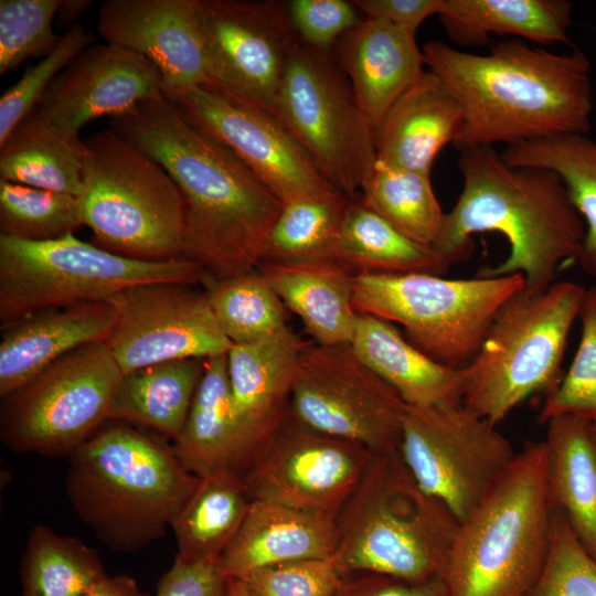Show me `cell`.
I'll use <instances>...</instances> for the list:
<instances>
[{
    "instance_id": "obj_1",
    "label": "cell",
    "mask_w": 596,
    "mask_h": 596,
    "mask_svg": "<svg viewBox=\"0 0 596 596\" xmlns=\"http://www.w3.org/2000/svg\"><path fill=\"white\" fill-rule=\"evenodd\" d=\"M109 128L159 162L183 203L182 256L207 279L256 270L283 202L228 149L162 95L110 118Z\"/></svg>"
},
{
    "instance_id": "obj_2",
    "label": "cell",
    "mask_w": 596,
    "mask_h": 596,
    "mask_svg": "<svg viewBox=\"0 0 596 596\" xmlns=\"http://www.w3.org/2000/svg\"><path fill=\"white\" fill-rule=\"evenodd\" d=\"M425 63L461 104L458 149L587 135L593 114L590 62L581 50L554 53L521 39L487 54L429 41Z\"/></svg>"
},
{
    "instance_id": "obj_3",
    "label": "cell",
    "mask_w": 596,
    "mask_h": 596,
    "mask_svg": "<svg viewBox=\"0 0 596 596\" xmlns=\"http://www.w3.org/2000/svg\"><path fill=\"white\" fill-rule=\"evenodd\" d=\"M459 151L462 189L433 247L453 266L471 254L473 234L500 233L508 257L477 276L521 274L526 290L546 289L560 269L577 262L586 231L562 178L550 169L509 166L490 146Z\"/></svg>"
},
{
    "instance_id": "obj_4",
    "label": "cell",
    "mask_w": 596,
    "mask_h": 596,
    "mask_svg": "<svg viewBox=\"0 0 596 596\" xmlns=\"http://www.w3.org/2000/svg\"><path fill=\"white\" fill-rule=\"evenodd\" d=\"M68 462L65 485L76 514L118 552L162 538L199 480L171 445L118 421L106 423Z\"/></svg>"
},
{
    "instance_id": "obj_5",
    "label": "cell",
    "mask_w": 596,
    "mask_h": 596,
    "mask_svg": "<svg viewBox=\"0 0 596 596\" xmlns=\"http://www.w3.org/2000/svg\"><path fill=\"white\" fill-rule=\"evenodd\" d=\"M554 505L543 440L530 441L458 523L441 579L446 596H528L545 564Z\"/></svg>"
},
{
    "instance_id": "obj_6",
    "label": "cell",
    "mask_w": 596,
    "mask_h": 596,
    "mask_svg": "<svg viewBox=\"0 0 596 596\" xmlns=\"http://www.w3.org/2000/svg\"><path fill=\"white\" fill-rule=\"evenodd\" d=\"M336 523L332 558L343 576L426 582L441 577L459 522L418 487L397 451L373 455Z\"/></svg>"
},
{
    "instance_id": "obj_7",
    "label": "cell",
    "mask_w": 596,
    "mask_h": 596,
    "mask_svg": "<svg viewBox=\"0 0 596 596\" xmlns=\"http://www.w3.org/2000/svg\"><path fill=\"white\" fill-rule=\"evenodd\" d=\"M82 222L94 244L145 262L183 258L184 212L166 169L111 128L84 140Z\"/></svg>"
},
{
    "instance_id": "obj_8",
    "label": "cell",
    "mask_w": 596,
    "mask_h": 596,
    "mask_svg": "<svg viewBox=\"0 0 596 596\" xmlns=\"http://www.w3.org/2000/svg\"><path fill=\"white\" fill-rule=\"evenodd\" d=\"M585 287L522 288L496 315L475 358L460 369L462 404L494 425L536 392L551 393Z\"/></svg>"
},
{
    "instance_id": "obj_9",
    "label": "cell",
    "mask_w": 596,
    "mask_h": 596,
    "mask_svg": "<svg viewBox=\"0 0 596 596\" xmlns=\"http://www.w3.org/2000/svg\"><path fill=\"white\" fill-rule=\"evenodd\" d=\"M206 280L187 259L145 262L110 253L73 233L43 242L0 235V323L82 302L107 301L135 286Z\"/></svg>"
},
{
    "instance_id": "obj_10",
    "label": "cell",
    "mask_w": 596,
    "mask_h": 596,
    "mask_svg": "<svg viewBox=\"0 0 596 596\" xmlns=\"http://www.w3.org/2000/svg\"><path fill=\"white\" fill-rule=\"evenodd\" d=\"M524 285L521 274L469 279L355 275L352 300L358 313L401 324L416 349L460 370L479 351L500 308Z\"/></svg>"
},
{
    "instance_id": "obj_11",
    "label": "cell",
    "mask_w": 596,
    "mask_h": 596,
    "mask_svg": "<svg viewBox=\"0 0 596 596\" xmlns=\"http://www.w3.org/2000/svg\"><path fill=\"white\" fill-rule=\"evenodd\" d=\"M123 373L105 341L73 350L2 397L11 450L67 458L111 418Z\"/></svg>"
},
{
    "instance_id": "obj_12",
    "label": "cell",
    "mask_w": 596,
    "mask_h": 596,
    "mask_svg": "<svg viewBox=\"0 0 596 596\" xmlns=\"http://www.w3.org/2000/svg\"><path fill=\"white\" fill-rule=\"evenodd\" d=\"M274 114L324 178L358 199L376 162L374 127L331 53L301 42L294 49Z\"/></svg>"
},
{
    "instance_id": "obj_13",
    "label": "cell",
    "mask_w": 596,
    "mask_h": 596,
    "mask_svg": "<svg viewBox=\"0 0 596 596\" xmlns=\"http://www.w3.org/2000/svg\"><path fill=\"white\" fill-rule=\"evenodd\" d=\"M398 453L418 487L458 522L515 458L497 425L464 404L408 406Z\"/></svg>"
},
{
    "instance_id": "obj_14",
    "label": "cell",
    "mask_w": 596,
    "mask_h": 596,
    "mask_svg": "<svg viewBox=\"0 0 596 596\" xmlns=\"http://www.w3.org/2000/svg\"><path fill=\"white\" fill-rule=\"evenodd\" d=\"M407 404L350 344L308 343L294 382L288 416L315 432L397 453Z\"/></svg>"
},
{
    "instance_id": "obj_15",
    "label": "cell",
    "mask_w": 596,
    "mask_h": 596,
    "mask_svg": "<svg viewBox=\"0 0 596 596\" xmlns=\"http://www.w3.org/2000/svg\"><path fill=\"white\" fill-rule=\"evenodd\" d=\"M163 96L188 121L237 157L283 203L340 192L274 113L210 83L163 91Z\"/></svg>"
},
{
    "instance_id": "obj_16",
    "label": "cell",
    "mask_w": 596,
    "mask_h": 596,
    "mask_svg": "<svg viewBox=\"0 0 596 596\" xmlns=\"http://www.w3.org/2000/svg\"><path fill=\"white\" fill-rule=\"evenodd\" d=\"M209 82L274 113L294 49L300 43L286 2L198 0Z\"/></svg>"
},
{
    "instance_id": "obj_17",
    "label": "cell",
    "mask_w": 596,
    "mask_h": 596,
    "mask_svg": "<svg viewBox=\"0 0 596 596\" xmlns=\"http://www.w3.org/2000/svg\"><path fill=\"white\" fill-rule=\"evenodd\" d=\"M179 283L126 289L107 301L116 322L105 341L123 374L157 363L227 354L205 290Z\"/></svg>"
},
{
    "instance_id": "obj_18",
    "label": "cell",
    "mask_w": 596,
    "mask_h": 596,
    "mask_svg": "<svg viewBox=\"0 0 596 596\" xmlns=\"http://www.w3.org/2000/svg\"><path fill=\"white\" fill-rule=\"evenodd\" d=\"M372 457L358 443L315 432L287 415L242 478L252 500L336 515Z\"/></svg>"
},
{
    "instance_id": "obj_19",
    "label": "cell",
    "mask_w": 596,
    "mask_h": 596,
    "mask_svg": "<svg viewBox=\"0 0 596 596\" xmlns=\"http://www.w3.org/2000/svg\"><path fill=\"white\" fill-rule=\"evenodd\" d=\"M162 95L161 74L149 60L117 45L92 44L55 77L34 110L78 132L92 120Z\"/></svg>"
},
{
    "instance_id": "obj_20",
    "label": "cell",
    "mask_w": 596,
    "mask_h": 596,
    "mask_svg": "<svg viewBox=\"0 0 596 596\" xmlns=\"http://www.w3.org/2000/svg\"><path fill=\"white\" fill-rule=\"evenodd\" d=\"M198 0H108L97 29L105 43L135 52L160 72L163 91L209 82Z\"/></svg>"
},
{
    "instance_id": "obj_21",
    "label": "cell",
    "mask_w": 596,
    "mask_h": 596,
    "mask_svg": "<svg viewBox=\"0 0 596 596\" xmlns=\"http://www.w3.org/2000/svg\"><path fill=\"white\" fill-rule=\"evenodd\" d=\"M305 342L289 326L227 352V372L240 437L242 476L288 415Z\"/></svg>"
},
{
    "instance_id": "obj_22",
    "label": "cell",
    "mask_w": 596,
    "mask_h": 596,
    "mask_svg": "<svg viewBox=\"0 0 596 596\" xmlns=\"http://www.w3.org/2000/svg\"><path fill=\"white\" fill-rule=\"evenodd\" d=\"M115 322L109 301H92L45 309L1 326V398L73 350L106 341Z\"/></svg>"
},
{
    "instance_id": "obj_23",
    "label": "cell",
    "mask_w": 596,
    "mask_h": 596,
    "mask_svg": "<svg viewBox=\"0 0 596 596\" xmlns=\"http://www.w3.org/2000/svg\"><path fill=\"white\" fill-rule=\"evenodd\" d=\"M337 64L374 127L393 103L424 73L416 34L379 19H363L336 45Z\"/></svg>"
},
{
    "instance_id": "obj_24",
    "label": "cell",
    "mask_w": 596,
    "mask_h": 596,
    "mask_svg": "<svg viewBox=\"0 0 596 596\" xmlns=\"http://www.w3.org/2000/svg\"><path fill=\"white\" fill-rule=\"evenodd\" d=\"M337 544L336 515L252 500L221 567L226 577L242 578L270 565L332 557Z\"/></svg>"
},
{
    "instance_id": "obj_25",
    "label": "cell",
    "mask_w": 596,
    "mask_h": 596,
    "mask_svg": "<svg viewBox=\"0 0 596 596\" xmlns=\"http://www.w3.org/2000/svg\"><path fill=\"white\" fill-rule=\"evenodd\" d=\"M461 104L443 81L424 71L390 107L374 131L376 160L430 174L435 158L455 142Z\"/></svg>"
},
{
    "instance_id": "obj_26",
    "label": "cell",
    "mask_w": 596,
    "mask_h": 596,
    "mask_svg": "<svg viewBox=\"0 0 596 596\" xmlns=\"http://www.w3.org/2000/svg\"><path fill=\"white\" fill-rule=\"evenodd\" d=\"M258 270L300 318L313 343H351L359 315L352 300L353 275L339 262L262 263Z\"/></svg>"
},
{
    "instance_id": "obj_27",
    "label": "cell",
    "mask_w": 596,
    "mask_h": 596,
    "mask_svg": "<svg viewBox=\"0 0 596 596\" xmlns=\"http://www.w3.org/2000/svg\"><path fill=\"white\" fill-rule=\"evenodd\" d=\"M350 345L408 406L462 404L460 370L427 356L392 322L359 313Z\"/></svg>"
},
{
    "instance_id": "obj_28",
    "label": "cell",
    "mask_w": 596,
    "mask_h": 596,
    "mask_svg": "<svg viewBox=\"0 0 596 596\" xmlns=\"http://www.w3.org/2000/svg\"><path fill=\"white\" fill-rule=\"evenodd\" d=\"M547 482L553 505L596 561V425L562 415L546 422Z\"/></svg>"
},
{
    "instance_id": "obj_29",
    "label": "cell",
    "mask_w": 596,
    "mask_h": 596,
    "mask_svg": "<svg viewBox=\"0 0 596 596\" xmlns=\"http://www.w3.org/2000/svg\"><path fill=\"white\" fill-rule=\"evenodd\" d=\"M572 12L567 0H443L438 18L460 47L485 45L491 35L547 45L571 42Z\"/></svg>"
},
{
    "instance_id": "obj_30",
    "label": "cell",
    "mask_w": 596,
    "mask_h": 596,
    "mask_svg": "<svg viewBox=\"0 0 596 596\" xmlns=\"http://www.w3.org/2000/svg\"><path fill=\"white\" fill-rule=\"evenodd\" d=\"M86 156L78 132L33 110L0 143V180L79 196Z\"/></svg>"
},
{
    "instance_id": "obj_31",
    "label": "cell",
    "mask_w": 596,
    "mask_h": 596,
    "mask_svg": "<svg viewBox=\"0 0 596 596\" xmlns=\"http://www.w3.org/2000/svg\"><path fill=\"white\" fill-rule=\"evenodd\" d=\"M171 446L185 469L196 477L221 470L240 473V437L226 354L205 359L187 421Z\"/></svg>"
},
{
    "instance_id": "obj_32",
    "label": "cell",
    "mask_w": 596,
    "mask_h": 596,
    "mask_svg": "<svg viewBox=\"0 0 596 596\" xmlns=\"http://www.w3.org/2000/svg\"><path fill=\"white\" fill-rule=\"evenodd\" d=\"M205 359L174 360L123 374L110 421L150 428L172 441L181 433Z\"/></svg>"
},
{
    "instance_id": "obj_33",
    "label": "cell",
    "mask_w": 596,
    "mask_h": 596,
    "mask_svg": "<svg viewBox=\"0 0 596 596\" xmlns=\"http://www.w3.org/2000/svg\"><path fill=\"white\" fill-rule=\"evenodd\" d=\"M337 260L353 276L415 273L441 276L451 267L433 246L407 237L359 199L348 203Z\"/></svg>"
},
{
    "instance_id": "obj_34",
    "label": "cell",
    "mask_w": 596,
    "mask_h": 596,
    "mask_svg": "<svg viewBox=\"0 0 596 596\" xmlns=\"http://www.w3.org/2000/svg\"><path fill=\"white\" fill-rule=\"evenodd\" d=\"M252 499L240 473L221 470L199 477L173 521L177 556L188 561L221 557L241 528Z\"/></svg>"
},
{
    "instance_id": "obj_35",
    "label": "cell",
    "mask_w": 596,
    "mask_h": 596,
    "mask_svg": "<svg viewBox=\"0 0 596 596\" xmlns=\"http://www.w3.org/2000/svg\"><path fill=\"white\" fill-rule=\"evenodd\" d=\"M501 158L512 167L544 168L563 180L585 223L579 266L596 276V141L572 134L508 146Z\"/></svg>"
},
{
    "instance_id": "obj_36",
    "label": "cell",
    "mask_w": 596,
    "mask_h": 596,
    "mask_svg": "<svg viewBox=\"0 0 596 596\" xmlns=\"http://www.w3.org/2000/svg\"><path fill=\"white\" fill-rule=\"evenodd\" d=\"M20 575L22 596H84L107 576L95 550L42 524L30 532Z\"/></svg>"
},
{
    "instance_id": "obj_37",
    "label": "cell",
    "mask_w": 596,
    "mask_h": 596,
    "mask_svg": "<svg viewBox=\"0 0 596 596\" xmlns=\"http://www.w3.org/2000/svg\"><path fill=\"white\" fill-rule=\"evenodd\" d=\"M350 200L339 192L283 203L266 240L262 263L337 260Z\"/></svg>"
},
{
    "instance_id": "obj_38",
    "label": "cell",
    "mask_w": 596,
    "mask_h": 596,
    "mask_svg": "<svg viewBox=\"0 0 596 596\" xmlns=\"http://www.w3.org/2000/svg\"><path fill=\"white\" fill-rule=\"evenodd\" d=\"M360 201L407 237L428 246L437 238L445 215L430 174L377 160Z\"/></svg>"
},
{
    "instance_id": "obj_39",
    "label": "cell",
    "mask_w": 596,
    "mask_h": 596,
    "mask_svg": "<svg viewBox=\"0 0 596 596\" xmlns=\"http://www.w3.org/2000/svg\"><path fill=\"white\" fill-rule=\"evenodd\" d=\"M214 317L233 344L264 339L287 324V308L256 270L203 284Z\"/></svg>"
},
{
    "instance_id": "obj_40",
    "label": "cell",
    "mask_w": 596,
    "mask_h": 596,
    "mask_svg": "<svg viewBox=\"0 0 596 596\" xmlns=\"http://www.w3.org/2000/svg\"><path fill=\"white\" fill-rule=\"evenodd\" d=\"M82 225L78 196L0 180V235L43 242Z\"/></svg>"
},
{
    "instance_id": "obj_41",
    "label": "cell",
    "mask_w": 596,
    "mask_h": 596,
    "mask_svg": "<svg viewBox=\"0 0 596 596\" xmlns=\"http://www.w3.org/2000/svg\"><path fill=\"white\" fill-rule=\"evenodd\" d=\"M578 318L581 340L571 366L547 394L539 421L575 415L596 423V285L585 288Z\"/></svg>"
},
{
    "instance_id": "obj_42",
    "label": "cell",
    "mask_w": 596,
    "mask_h": 596,
    "mask_svg": "<svg viewBox=\"0 0 596 596\" xmlns=\"http://www.w3.org/2000/svg\"><path fill=\"white\" fill-rule=\"evenodd\" d=\"M60 1H0V75L53 52L61 41L52 26Z\"/></svg>"
},
{
    "instance_id": "obj_43",
    "label": "cell",
    "mask_w": 596,
    "mask_h": 596,
    "mask_svg": "<svg viewBox=\"0 0 596 596\" xmlns=\"http://www.w3.org/2000/svg\"><path fill=\"white\" fill-rule=\"evenodd\" d=\"M94 42V35L81 23L61 36L57 46L36 65L28 68L22 77L0 98V143L14 127L31 114L55 77Z\"/></svg>"
},
{
    "instance_id": "obj_44",
    "label": "cell",
    "mask_w": 596,
    "mask_h": 596,
    "mask_svg": "<svg viewBox=\"0 0 596 596\" xmlns=\"http://www.w3.org/2000/svg\"><path fill=\"white\" fill-rule=\"evenodd\" d=\"M528 596H596V561L556 509L547 557Z\"/></svg>"
},
{
    "instance_id": "obj_45",
    "label": "cell",
    "mask_w": 596,
    "mask_h": 596,
    "mask_svg": "<svg viewBox=\"0 0 596 596\" xmlns=\"http://www.w3.org/2000/svg\"><path fill=\"white\" fill-rule=\"evenodd\" d=\"M237 579L251 596H337L343 575L328 557L270 565Z\"/></svg>"
},
{
    "instance_id": "obj_46",
    "label": "cell",
    "mask_w": 596,
    "mask_h": 596,
    "mask_svg": "<svg viewBox=\"0 0 596 596\" xmlns=\"http://www.w3.org/2000/svg\"><path fill=\"white\" fill-rule=\"evenodd\" d=\"M286 7L300 42L322 53H331L341 36L363 20L353 1L291 0Z\"/></svg>"
},
{
    "instance_id": "obj_47",
    "label": "cell",
    "mask_w": 596,
    "mask_h": 596,
    "mask_svg": "<svg viewBox=\"0 0 596 596\" xmlns=\"http://www.w3.org/2000/svg\"><path fill=\"white\" fill-rule=\"evenodd\" d=\"M226 590L220 557L188 561L175 556L155 596H226Z\"/></svg>"
},
{
    "instance_id": "obj_48",
    "label": "cell",
    "mask_w": 596,
    "mask_h": 596,
    "mask_svg": "<svg viewBox=\"0 0 596 596\" xmlns=\"http://www.w3.org/2000/svg\"><path fill=\"white\" fill-rule=\"evenodd\" d=\"M337 596H446L441 577L408 582L387 575L356 573L343 576Z\"/></svg>"
},
{
    "instance_id": "obj_49",
    "label": "cell",
    "mask_w": 596,
    "mask_h": 596,
    "mask_svg": "<svg viewBox=\"0 0 596 596\" xmlns=\"http://www.w3.org/2000/svg\"><path fill=\"white\" fill-rule=\"evenodd\" d=\"M353 3L366 18L383 20L416 34L426 19L438 15L443 0H354Z\"/></svg>"
},
{
    "instance_id": "obj_50",
    "label": "cell",
    "mask_w": 596,
    "mask_h": 596,
    "mask_svg": "<svg viewBox=\"0 0 596 596\" xmlns=\"http://www.w3.org/2000/svg\"><path fill=\"white\" fill-rule=\"evenodd\" d=\"M84 596H149L143 593L137 582L127 575L105 576Z\"/></svg>"
},
{
    "instance_id": "obj_51",
    "label": "cell",
    "mask_w": 596,
    "mask_h": 596,
    "mask_svg": "<svg viewBox=\"0 0 596 596\" xmlns=\"http://www.w3.org/2000/svg\"><path fill=\"white\" fill-rule=\"evenodd\" d=\"M92 6L91 0H61L56 18L62 28L71 29Z\"/></svg>"
},
{
    "instance_id": "obj_52",
    "label": "cell",
    "mask_w": 596,
    "mask_h": 596,
    "mask_svg": "<svg viewBox=\"0 0 596 596\" xmlns=\"http://www.w3.org/2000/svg\"><path fill=\"white\" fill-rule=\"evenodd\" d=\"M226 596H251L242 581L227 577Z\"/></svg>"
},
{
    "instance_id": "obj_53",
    "label": "cell",
    "mask_w": 596,
    "mask_h": 596,
    "mask_svg": "<svg viewBox=\"0 0 596 596\" xmlns=\"http://www.w3.org/2000/svg\"><path fill=\"white\" fill-rule=\"evenodd\" d=\"M595 425H596V423H595Z\"/></svg>"
}]
</instances>
